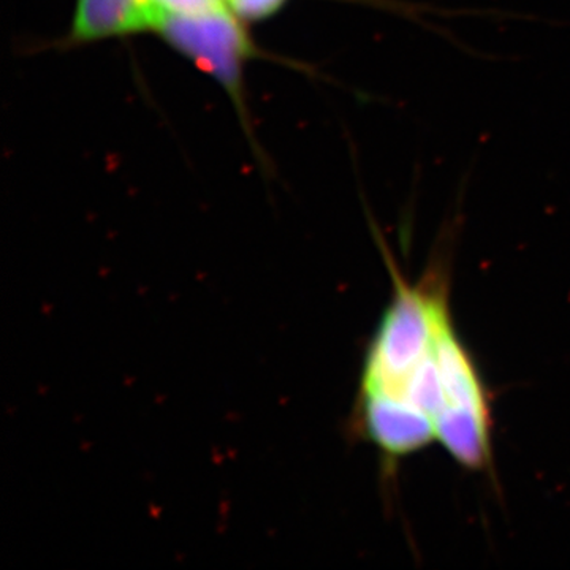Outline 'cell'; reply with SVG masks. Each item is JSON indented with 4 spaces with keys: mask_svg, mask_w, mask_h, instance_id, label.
Returning a JSON list of instances; mask_svg holds the SVG:
<instances>
[{
    "mask_svg": "<svg viewBox=\"0 0 570 570\" xmlns=\"http://www.w3.org/2000/svg\"><path fill=\"white\" fill-rule=\"evenodd\" d=\"M384 255L395 292L367 347L358 392L397 397L404 381L433 352L449 299L444 276L430 269L425 281L411 285L397 272L387 247Z\"/></svg>",
    "mask_w": 570,
    "mask_h": 570,
    "instance_id": "6da1fadb",
    "label": "cell"
},
{
    "mask_svg": "<svg viewBox=\"0 0 570 570\" xmlns=\"http://www.w3.org/2000/svg\"><path fill=\"white\" fill-rule=\"evenodd\" d=\"M236 18L225 6L202 13H167L157 31L239 102L243 63L250 55V45Z\"/></svg>",
    "mask_w": 570,
    "mask_h": 570,
    "instance_id": "7a4b0ae2",
    "label": "cell"
},
{
    "mask_svg": "<svg viewBox=\"0 0 570 570\" xmlns=\"http://www.w3.org/2000/svg\"><path fill=\"white\" fill-rule=\"evenodd\" d=\"M354 430L392 464L436 441L433 419L406 401L381 393L358 392Z\"/></svg>",
    "mask_w": 570,
    "mask_h": 570,
    "instance_id": "3957f363",
    "label": "cell"
},
{
    "mask_svg": "<svg viewBox=\"0 0 570 570\" xmlns=\"http://www.w3.org/2000/svg\"><path fill=\"white\" fill-rule=\"evenodd\" d=\"M434 358L448 407L468 409L483 417H491L489 393L482 374L456 333L450 307L439 318Z\"/></svg>",
    "mask_w": 570,
    "mask_h": 570,
    "instance_id": "277c9868",
    "label": "cell"
},
{
    "mask_svg": "<svg viewBox=\"0 0 570 570\" xmlns=\"http://www.w3.org/2000/svg\"><path fill=\"white\" fill-rule=\"evenodd\" d=\"M165 14L154 0H78L71 39L92 41L157 31Z\"/></svg>",
    "mask_w": 570,
    "mask_h": 570,
    "instance_id": "5b68a950",
    "label": "cell"
},
{
    "mask_svg": "<svg viewBox=\"0 0 570 570\" xmlns=\"http://www.w3.org/2000/svg\"><path fill=\"white\" fill-rule=\"evenodd\" d=\"M436 441L461 468L469 471H490L493 464L491 449V417L468 409L448 407L434 422Z\"/></svg>",
    "mask_w": 570,
    "mask_h": 570,
    "instance_id": "8992f818",
    "label": "cell"
},
{
    "mask_svg": "<svg viewBox=\"0 0 570 570\" xmlns=\"http://www.w3.org/2000/svg\"><path fill=\"white\" fill-rule=\"evenodd\" d=\"M228 9L246 21H261L273 17L287 0H227Z\"/></svg>",
    "mask_w": 570,
    "mask_h": 570,
    "instance_id": "52a82bcc",
    "label": "cell"
},
{
    "mask_svg": "<svg viewBox=\"0 0 570 570\" xmlns=\"http://www.w3.org/2000/svg\"><path fill=\"white\" fill-rule=\"evenodd\" d=\"M165 13L193 14L225 6L223 0H154Z\"/></svg>",
    "mask_w": 570,
    "mask_h": 570,
    "instance_id": "ba28073f",
    "label": "cell"
}]
</instances>
